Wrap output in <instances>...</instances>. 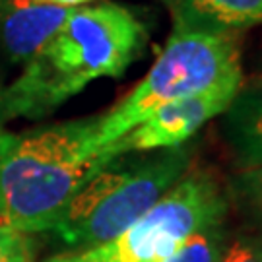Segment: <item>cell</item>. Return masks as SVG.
<instances>
[{"label":"cell","mask_w":262,"mask_h":262,"mask_svg":"<svg viewBox=\"0 0 262 262\" xmlns=\"http://www.w3.org/2000/svg\"><path fill=\"white\" fill-rule=\"evenodd\" d=\"M0 262H33L29 235L0 224Z\"/></svg>","instance_id":"7c38bea8"},{"label":"cell","mask_w":262,"mask_h":262,"mask_svg":"<svg viewBox=\"0 0 262 262\" xmlns=\"http://www.w3.org/2000/svg\"><path fill=\"white\" fill-rule=\"evenodd\" d=\"M243 85V72L224 80L222 84L210 88L192 97H185L167 103L154 111L132 130L121 138L103 146L97 151L103 163L134 151H158L179 148L192 138L200 126L210 119L224 115Z\"/></svg>","instance_id":"8992f818"},{"label":"cell","mask_w":262,"mask_h":262,"mask_svg":"<svg viewBox=\"0 0 262 262\" xmlns=\"http://www.w3.org/2000/svg\"><path fill=\"white\" fill-rule=\"evenodd\" d=\"M235 33L175 28L148 74L119 105L99 117L95 148L121 138L159 107L192 97L241 74Z\"/></svg>","instance_id":"277c9868"},{"label":"cell","mask_w":262,"mask_h":262,"mask_svg":"<svg viewBox=\"0 0 262 262\" xmlns=\"http://www.w3.org/2000/svg\"><path fill=\"white\" fill-rule=\"evenodd\" d=\"M45 4H55V6H62V8H80L82 4L94 2V0H39Z\"/></svg>","instance_id":"5bb4252c"},{"label":"cell","mask_w":262,"mask_h":262,"mask_svg":"<svg viewBox=\"0 0 262 262\" xmlns=\"http://www.w3.org/2000/svg\"><path fill=\"white\" fill-rule=\"evenodd\" d=\"M220 262H262V245L251 239H237L225 247Z\"/></svg>","instance_id":"4fadbf2b"},{"label":"cell","mask_w":262,"mask_h":262,"mask_svg":"<svg viewBox=\"0 0 262 262\" xmlns=\"http://www.w3.org/2000/svg\"><path fill=\"white\" fill-rule=\"evenodd\" d=\"M146 39V26L117 2L72 8L21 74L0 90V128L16 119H45L94 80L121 78Z\"/></svg>","instance_id":"6da1fadb"},{"label":"cell","mask_w":262,"mask_h":262,"mask_svg":"<svg viewBox=\"0 0 262 262\" xmlns=\"http://www.w3.org/2000/svg\"><path fill=\"white\" fill-rule=\"evenodd\" d=\"M72 8L39 0H0V51L12 64H26Z\"/></svg>","instance_id":"52a82bcc"},{"label":"cell","mask_w":262,"mask_h":262,"mask_svg":"<svg viewBox=\"0 0 262 262\" xmlns=\"http://www.w3.org/2000/svg\"><path fill=\"white\" fill-rule=\"evenodd\" d=\"M225 247L222 225H215L185 239L165 262H220Z\"/></svg>","instance_id":"30bf717a"},{"label":"cell","mask_w":262,"mask_h":262,"mask_svg":"<svg viewBox=\"0 0 262 262\" xmlns=\"http://www.w3.org/2000/svg\"><path fill=\"white\" fill-rule=\"evenodd\" d=\"M175 28L229 31L262 24V0H173Z\"/></svg>","instance_id":"9c48e42d"},{"label":"cell","mask_w":262,"mask_h":262,"mask_svg":"<svg viewBox=\"0 0 262 262\" xmlns=\"http://www.w3.org/2000/svg\"><path fill=\"white\" fill-rule=\"evenodd\" d=\"M97 122L0 128V224L28 235L53 231L78 190L107 165L95 148Z\"/></svg>","instance_id":"7a4b0ae2"},{"label":"cell","mask_w":262,"mask_h":262,"mask_svg":"<svg viewBox=\"0 0 262 262\" xmlns=\"http://www.w3.org/2000/svg\"><path fill=\"white\" fill-rule=\"evenodd\" d=\"M227 194L253 220L262 222V167L239 169Z\"/></svg>","instance_id":"8fae6325"},{"label":"cell","mask_w":262,"mask_h":262,"mask_svg":"<svg viewBox=\"0 0 262 262\" xmlns=\"http://www.w3.org/2000/svg\"><path fill=\"white\" fill-rule=\"evenodd\" d=\"M188 148L158 150L138 161L115 158L78 190L53 233L76 251L121 235L190 169Z\"/></svg>","instance_id":"3957f363"},{"label":"cell","mask_w":262,"mask_h":262,"mask_svg":"<svg viewBox=\"0 0 262 262\" xmlns=\"http://www.w3.org/2000/svg\"><path fill=\"white\" fill-rule=\"evenodd\" d=\"M229 194L208 169H188L175 187L121 235L92 249L55 254L45 262H165L185 239L222 225Z\"/></svg>","instance_id":"5b68a950"},{"label":"cell","mask_w":262,"mask_h":262,"mask_svg":"<svg viewBox=\"0 0 262 262\" xmlns=\"http://www.w3.org/2000/svg\"><path fill=\"white\" fill-rule=\"evenodd\" d=\"M224 115L225 140L237 167H262V82L241 85Z\"/></svg>","instance_id":"ba28073f"}]
</instances>
